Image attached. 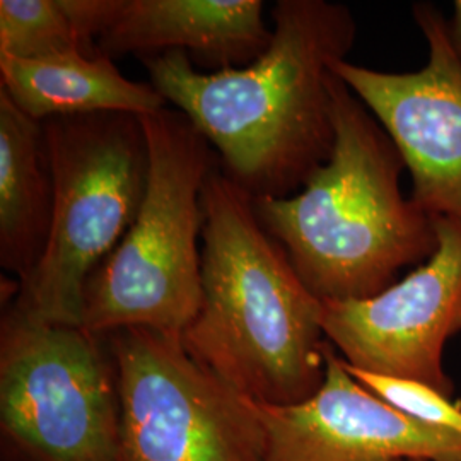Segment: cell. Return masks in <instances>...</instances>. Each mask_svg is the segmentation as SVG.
<instances>
[{
	"instance_id": "cell-1",
	"label": "cell",
	"mask_w": 461,
	"mask_h": 461,
	"mask_svg": "<svg viewBox=\"0 0 461 461\" xmlns=\"http://www.w3.org/2000/svg\"><path fill=\"white\" fill-rule=\"evenodd\" d=\"M272 19L268 47L248 66L198 72L185 51L140 59L150 84L251 198L291 197L329 161L333 66L356 41V21L340 4L280 0Z\"/></svg>"
},
{
	"instance_id": "cell-2",
	"label": "cell",
	"mask_w": 461,
	"mask_h": 461,
	"mask_svg": "<svg viewBox=\"0 0 461 461\" xmlns=\"http://www.w3.org/2000/svg\"><path fill=\"white\" fill-rule=\"evenodd\" d=\"M202 306L185 350L255 403L313 396L327 371L323 303L265 230L247 192L215 165L203 190Z\"/></svg>"
},
{
	"instance_id": "cell-3",
	"label": "cell",
	"mask_w": 461,
	"mask_h": 461,
	"mask_svg": "<svg viewBox=\"0 0 461 461\" xmlns=\"http://www.w3.org/2000/svg\"><path fill=\"white\" fill-rule=\"evenodd\" d=\"M335 144L291 197L251 198L255 214L321 301L376 296L438 248L432 215L400 190L407 167L378 118L333 72Z\"/></svg>"
},
{
	"instance_id": "cell-4",
	"label": "cell",
	"mask_w": 461,
	"mask_h": 461,
	"mask_svg": "<svg viewBox=\"0 0 461 461\" xmlns=\"http://www.w3.org/2000/svg\"><path fill=\"white\" fill-rule=\"evenodd\" d=\"M148 185L131 230L87 280L83 329L98 337L144 329L180 337L202 306L205 182L212 146L178 110L140 116Z\"/></svg>"
},
{
	"instance_id": "cell-5",
	"label": "cell",
	"mask_w": 461,
	"mask_h": 461,
	"mask_svg": "<svg viewBox=\"0 0 461 461\" xmlns=\"http://www.w3.org/2000/svg\"><path fill=\"white\" fill-rule=\"evenodd\" d=\"M53 178L45 253L11 308L50 325L83 327L87 280L140 209L149 150L140 116L87 113L43 122Z\"/></svg>"
},
{
	"instance_id": "cell-6",
	"label": "cell",
	"mask_w": 461,
	"mask_h": 461,
	"mask_svg": "<svg viewBox=\"0 0 461 461\" xmlns=\"http://www.w3.org/2000/svg\"><path fill=\"white\" fill-rule=\"evenodd\" d=\"M120 403L106 337L30 320L0 329V436L9 461H116Z\"/></svg>"
},
{
	"instance_id": "cell-7",
	"label": "cell",
	"mask_w": 461,
	"mask_h": 461,
	"mask_svg": "<svg viewBox=\"0 0 461 461\" xmlns=\"http://www.w3.org/2000/svg\"><path fill=\"white\" fill-rule=\"evenodd\" d=\"M116 367V461H267L258 403L152 330L106 337Z\"/></svg>"
},
{
	"instance_id": "cell-8",
	"label": "cell",
	"mask_w": 461,
	"mask_h": 461,
	"mask_svg": "<svg viewBox=\"0 0 461 461\" xmlns=\"http://www.w3.org/2000/svg\"><path fill=\"white\" fill-rule=\"evenodd\" d=\"M432 219L438 248L428 262L376 296L321 301V327L348 366L451 396L443 352L461 331V219Z\"/></svg>"
},
{
	"instance_id": "cell-9",
	"label": "cell",
	"mask_w": 461,
	"mask_h": 461,
	"mask_svg": "<svg viewBox=\"0 0 461 461\" xmlns=\"http://www.w3.org/2000/svg\"><path fill=\"white\" fill-rule=\"evenodd\" d=\"M413 16L428 41L420 70L381 72L342 60L333 72L395 142L413 200L432 217L461 219V60L434 5H415Z\"/></svg>"
},
{
	"instance_id": "cell-10",
	"label": "cell",
	"mask_w": 461,
	"mask_h": 461,
	"mask_svg": "<svg viewBox=\"0 0 461 461\" xmlns=\"http://www.w3.org/2000/svg\"><path fill=\"white\" fill-rule=\"evenodd\" d=\"M267 461H461V438L400 412L348 375L333 346L320 390L260 405Z\"/></svg>"
},
{
	"instance_id": "cell-11",
	"label": "cell",
	"mask_w": 461,
	"mask_h": 461,
	"mask_svg": "<svg viewBox=\"0 0 461 461\" xmlns=\"http://www.w3.org/2000/svg\"><path fill=\"white\" fill-rule=\"evenodd\" d=\"M91 55L192 51L221 68L251 64L272 30L260 0H64Z\"/></svg>"
},
{
	"instance_id": "cell-12",
	"label": "cell",
	"mask_w": 461,
	"mask_h": 461,
	"mask_svg": "<svg viewBox=\"0 0 461 461\" xmlns=\"http://www.w3.org/2000/svg\"><path fill=\"white\" fill-rule=\"evenodd\" d=\"M0 83L21 112L41 123L87 113L150 115L167 104L152 84L127 79L103 53L74 51L38 60L0 57Z\"/></svg>"
},
{
	"instance_id": "cell-13",
	"label": "cell",
	"mask_w": 461,
	"mask_h": 461,
	"mask_svg": "<svg viewBox=\"0 0 461 461\" xmlns=\"http://www.w3.org/2000/svg\"><path fill=\"white\" fill-rule=\"evenodd\" d=\"M53 178L43 123L0 89V265L17 284L40 264L49 243Z\"/></svg>"
},
{
	"instance_id": "cell-14",
	"label": "cell",
	"mask_w": 461,
	"mask_h": 461,
	"mask_svg": "<svg viewBox=\"0 0 461 461\" xmlns=\"http://www.w3.org/2000/svg\"><path fill=\"white\" fill-rule=\"evenodd\" d=\"M74 51L91 55L64 0H0V57L38 60Z\"/></svg>"
},
{
	"instance_id": "cell-15",
	"label": "cell",
	"mask_w": 461,
	"mask_h": 461,
	"mask_svg": "<svg viewBox=\"0 0 461 461\" xmlns=\"http://www.w3.org/2000/svg\"><path fill=\"white\" fill-rule=\"evenodd\" d=\"M344 361V359H342ZM348 375L357 379L369 392L415 420L441 429L461 438V405L453 403L443 392L412 379L393 378L367 373L344 361Z\"/></svg>"
},
{
	"instance_id": "cell-16",
	"label": "cell",
	"mask_w": 461,
	"mask_h": 461,
	"mask_svg": "<svg viewBox=\"0 0 461 461\" xmlns=\"http://www.w3.org/2000/svg\"><path fill=\"white\" fill-rule=\"evenodd\" d=\"M447 28H449V38H451L453 49H455L458 59L461 60V0L455 2L453 17L447 23Z\"/></svg>"
},
{
	"instance_id": "cell-17",
	"label": "cell",
	"mask_w": 461,
	"mask_h": 461,
	"mask_svg": "<svg viewBox=\"0 0 461 461\" xmlns=\"http://www.w3.org/2000/svg\"><path fill=\"white\" fill-rule=\"evenodd\" d=\"M402 461H429V460H402Z\"/></svg>"
}]
</instances>
